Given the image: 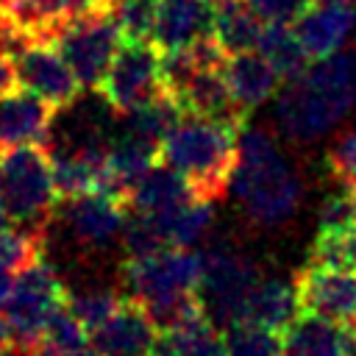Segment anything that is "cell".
Wrapping results in <instances>:
<instances>
[{"label":"cell","mask_w":356,"mask_h":356,"mask_svg":"<svg viewBox=\"0 0 356 356\" xmlns=\"http://www.w3.org/2000/svg\"><path fill=\"white\" fill-rule=\"evenodd\" d=\"M356 106V53L337 50L289 78L275 100V122L295 142L334 131Z\"/></svg>","instance_id":"obj_1"},{"label":"cell","mask_w":356,"mask_h":356,"mask_svg":"<svg viewBox=\"0 0 356 356\" xmlns=\"http://www.w3.org/2000/svg\"><path fill=\"white\" fill-rule=\"evenodd\" d=\"M236 153L231 192L248 220L259 228L286 225L303 200V184L284 159L273 134L242 125Z\"/></svg>","instance_id":"obj_2"},{"label":"cell","mask_w":356,"mask_h":356,"mask_svg":"<svg viewBox=\"0 0 356 356\" xmlns=\"http://www.w3.org/2000/svg\"><path fill=\"white\" fill-rule=\"evenodd\" d=\"M239 128L242 125L222 120L184 114L161 142L159 159L189 181L195 197L217 200L231 189V175L239 156Z\"/></svg>","instance_id":"obj_3"},{"label":"cell","mask_w":356,"mask_h":356,"mask_svg":"<svg viewBox=\"0 0 356 356\" xmlns=\"http://www.w3.org/2000/svg\"><path fill=\"white\" fill-rule=\"evenodd\" d=\"M58 200L44 145H14L0 153V203L11 222L44 231Z\"/></svg>","instance_id":"obj_4"},{"label":"cell","mask_w":356,"mask_h":356,"mask_svg":"<svg viewBox=\"0 0 356 356\" xmlns=\"http://www.w3.org/2000/svg\"><path fill=\"white\" fill-rule=\"evenodd\" d=\"M67 286L42 259L31 261L8 281V286L0 292V317L8 325L14 345L25 356L33 350L50 314L67 306Z\"/></svg>","instance_id":"obj_5"},{"label":"cell","mask_w":356,"mask_h":356,"mask_svg":"<svg viewBox=\"0 0 356 356\" xmlns=\"http://www.w3.org/2000/svg\"><path fill=\"white\" fill-rule=\"evenodd\" d=\"M261 273L253 259L242 256L231 248H211L200 253V278H197V298L203 303L206 317L214 325L231 328L242 323L245 303Z\"/></svg>","instance_id":"obj_6"},{"label":"cell","mask_w":356,"mask_h":356,"mask_svg":"<svg viewBox=\"0 0 356 356\" xmlns=\"http://www.w3.org/2000/svg\"><path fill=\"white\" fill-rule=\"evenodd\" d=\"M164 89L161 78V50L147 42H122L114 53L103 81L97 83V92L103 100L120 111L131 114L147 100H153Z\"/></svg>","instance_id":"obj_7"},{"label":"cell","mask_w":356,"mask_h":356,"mask_svg":"<svg viewBox=\"0 0 356 356\" xmlns=\"http://www.w3.org/2000/svg\"><path fill=\"white\" fill-rule=\"evenodd\" d=\"M122 42H125L122 31L108 8L92 11L81 19H75L56 36V47L61 50V56L72 67L75 78L86 89H97V83L103 81V75Z\"/></svg>","instance_id":"obj_8"},{"label":"cell","mask_w":356,"mask_h":356,"mask_svg":"<svg viewBox=\"0 0 356 356\" xmlns=\"http://www.w3.org/2000/svg\"><path fill=\"white\" fill-rule=\"evenodd\" d=\"M11 61H14L17 83L36 92L39 97L53 103L56 108H64V106L75 103L81 89H83L81 81L75 78L72 67L67 64V58L56 47V42L25 39L14 47Z\"/></svg>","instance_id":"obj_9"},{"label":"cell","mask_w":356,"mask_h":356,"mask_svg":"<svg viewBox=\"0 0 356 356\" xmlns=\"http://www.w3.org/2000/svg\"><path fill=\"white\" fill-rule=\"evenodd\" d=\"M125 286L136 300H153L170 292H186L197 286L200 253L189 248H161L147 256H134L122 267Z\"/></svg>","instance_id":"obj_10"},{"label":"cell","mask_w":356,"mask_h":356,"mask_svg":"<svg viewBox=\"0 0 356 356\" xmlns=\"http://www.w3.org/2000/svg\"><path fill=\"white\" fill-rule=\"evenodd\" d=\"M300 312L356 328V270L306 264L295 275Z\"/></svg>","instance_id":"obj_11"},{"label":"cell","mask_w":356,"mask_h":356,"mask_svg":"<svg viewBox=\"0 0 356 356\" xmlns=\"http://www.w3.org/2000/svg\"><path fill=\"white\" fill-rule=\"evenodd\" d=\"M125 206L122 200L103 195V192H86L78 197L64 200V220L72 231V236L86 248H106L117 236H122L125 228Z\"/></svg>","instance_id":"obj_12"},{"label":"cell","mask_w":356,"mask_h":356,"mask_svg":"<svg viewBox=\"0 0 356 356\" xmlns=\"http://www.w3.org/2000/svg\"><path fill=\"white\" fill-rule=\"evenodd\" d=\"M56 106L31 89H8L0 95V147L47 145Z\"/></svg>","instance_id":"obj_13"},{"label":"cell","mask_w":356,"mask_h":356,"mask_svg":"<svg viewBox=\"0 0 356 356\" xmlns=\"http://www.w3.org/2000/svg\"><path fill=\"white\" fill-rule=\"evenodd\" d=\"M281 356H356V328L300 312L281 331Z\"/></svg>","instance_id":"obj_14"},{"label":"cell","mask_w":356,"mask_h":356,"mask_svg":"<svg viewBox=\"0 0 356 356\" xmlns=\"http://www.w3.org/2000/svg\"><path fill=\"white\" fill-rule=\"evenodd\" d=\"M156 337L159 331L136 298H122L117 312L92 331V342L103 356H147Z\"/></svg>","instance_id":"obj_15"},{"label":"cell","mask_w":356,"mask_h":356,"mask_svg":"<svg viewBox=\"0 0 356 356\" xmlns=\"http://www.w3.org/2000/svg\"><path fill=\"white\" fill-rule=\"evenodd\" d=\"M356 31V8L342 3H309L295 22V33L306 47L309 58H325L350 39Z\"/></svg>","instance_id":"obj_16"},{"label":"cell","mask_w":356,"mask_h":356,"mask_svg":"<svg viewBox=\"0 0 356 356\" xmlns=\"http://www.w3.org/2000/svg\"><path fill=\"white\" fill-rule=\"evenodd\" d=\"M214 3L211 0H159L150 42L161 53L189 47L200 36L211 33Z\"/></svg>","instance_id":"obj_17"},{"label":"cell","mask_w":356,"mask_h":356,"mask_svg":"<svg viewBox=\"0 0 356 356\" xmlns=\"http://www.w3.org/2000/svg\"><path fill=\"white\" fill-rule=\"evenodd\" d=\"M222 75H225V83H228L236 106L245 114L250 108L261 106L264 100H270L278 86V78H281L273 70V64L261 53H253V50L231 53L222 64Z\"/></svg>","instance_id":"obj_18"},{"label":"cell","mask_w":356,"mask_h":356,"mask_svg":"<svg viewBox=\"0 0 356 356\" xmlns=\"http://www.w3.org/2000/svg\"><path fill=\"white\" fill-rule=\"evenodd\" d=\"M298 314H300V303H298L295 281L261 278L245 303L242 323H253V325H261V328L281 334Z\"/></svg>","instance_id":"obj_19"},{"label":"cell","mask_w":356,"mask_h":356,"mask_svg":"<svg viewBox=\"0 0 356 356\" xmlns=\"http://www.w3.org/2000/svg\"><path fill=\"white\" fill-rule=\"evenodd\" d=\"M192 197H195V192H192L189 181L178 170H172L170 164L161 161V164H153L134 184V189L128 192V206L142 214H161V211H170Z\"/></svg>","instance_id":"obj_20"},{"label":"cell","mask_w":356,"mask_h":356,"mask_svg":"<svg viewBox=\"0 0 356 356\" xmlns=\"http://www.w3.org/2000/svg\"><path fill=\"white\" fill-rule=\"evenodd\" d=\"M261 31H264L261 17L248 6V0H217L214 3L211 36L228 56L259 47Z\"/></svg>","instance_id":"obj_21"},{"label":"cell","mask_w":356,"mask_h":356,"mask_svg":"<svg viewBox=\"0 0 356 356\" xmlns=\"http://www.w3.org/2000/svg\"><path fill=\"white\" fill-rule=\"evenodd\" d=\"M150 217L159 222L167 248H189L197 239H203L206 231L211 228L214 209H211V200L192 197V200H186V203H181L170 211L150 214Z\"/></svg>","instance_id":"obj_22"},{"label":"cell","mask_w":356,"mask_h":356,"mask_svg":"<svg viewBox=\"0 0 356 356\" xmlns=\"http://www.w3.org/2000/svg\"><path fill=\"white\" fill-rule=\"evenodd\" d=\"M259 53L273 64V70L281 78H295L298 72H303L309 67V53L300 44L295 28H289L286 22H267L259 39Z\"/></svg>","instance_id":"obj_23"},{"label":"cell","mask_w":356,"mask_h":356,"mask_svg":"<svg viewBox=\"0 0 356 356\" xmlns=\"http://www.w3.org/2000/svg\"><path fill=\"white\" fill-rule=\"evenodd\" d=\"M186 111L181 108V103L175 100V95H170L167 89H161L153 100H147L145 106H139L136 111L125 114L128 117V125L125 131L128 134H136L147 142H156L161 147V142L167 139V134L181 122Z\"/></svg>","instance_id":"obj_24"},{"label":"cell","mask_w":356,"mask_h":356,"mask_svg":"<svg viewBox=\"0 0 356 356\" xmlns=\"http://www.w3.org/2000/svg\"><path fill=\"white\" fill-rule=\"evenodd\" d=\"M42 239H44V231H33L22 225L0 231V292L22 267L42 259Z\"/></svg>","instance_id":"obj_25"},{"label":"cell","mask_w":356,"mask_h":356,"mask_svg":"<svg viewBox=\"0 0 356 356\" xmlns=\"http://www.w3.org/2000/svg\"><path fill=\"white\" fill-rule=\"evenodd\" d=\"M139 303L150 314L156 331H175V328H181V325H186L197 317H206L203 303H200L195 289L170 292V295H161V298H153V300H139Z\"/></svg>","instance_id":"obj_26"},{"label":"cell","mask_w":356,"mask_h":356,"mask_svg":"<svg viewBox=\"0 0 356 356\" xmlns=\"http://www.w3.org/2000/svg\"><path fill=\"white\" fill-rule=\"evenodd\" d=\"M172 337L178 356H228L225 339L220 337V331L214 328V323L209 317H197L175 331H164Z\"/></svg>","instance_id":"obj_27"},{"label":"cell","mask_w":356,"mask_h":356,"mask_svg":"<svg viewBox=\"0 0 356 356\" xmlns=\"http://www.w3.org/2000/svg\"><path fill=\"white\" fill-rule=\"evenodd\" d=\"M225 348L228 356H281V334L253 325V323H236L225 328Z\"/></svg>","instance_id":"obj_28"},{"label":"cell","mask_w":356,"mask_h":356,"mask_svg":"<svg viewBox=\"0 0 356 356\" xmlns=\"http://www.w3.org/2000/svg\"><path fill=\"white\" fill-rule=\"evenodd\" d=\"M159 0H114L111 17L117 19L125 42H147L153 33Z\"/></svg>","instance_id":"obj_29"},{"label":"cell","mask_w":356,"mask_h":356,"mask_svg":"<svg viewBox=\"0 0 356 356\" xmlns=\"http://www.w3.org/2000/svg\"><path fill=\"white\" fill-rule=\"evenodd\" d=\"M309 264L356 270V228L339 234H317L309 250Z\"/></svg>","instance_id":"obj_30"},{"label":"cell","mask_w":356,"mask_h":356,"mask_svg":"<svg viewBox=\"0 0 356 356\" xmlns=\"http://www.w3.org/2000/svg\"><path fill=\"white\" fill-rule=\"evenodd\" d=\"M120 303H122V295H117L111 289H89V292H81V295L70 298L67 300V309L92 334V331H97L117 312Z\"/></svg>","instance_id":"obj_31"},{"label":"cell","mask_w":356,"mask_h":356,"mask_svg":"<svg viewBox=\"0 0 356 356\" xmlns=\"http://www.w3.org/2000/svg\"><path fill=\"white\" fill-rule=\"evenodd\" d=\"M356 228V189L328 195L317 209V234H339Z\"/></svg>","instance_id":"obj_32"},{"label":"cell","mask_w":356,"mask_h":356,"mask_svg":"<svg viewBox=\"0 0 356 356\" xmlns=\"http://www.w3.org/2000/svg\"><path fill=\"white\" fill-rule=\"evenodd\" d=\"M325 167L345 189H356V131H345L334 139L325 153Z\"/></svg>","instance_id":"obj_33"},{"label":"cell","mask_w":356,"mask_h":356,"mask_svg":"<svg viewBox=\"0 0 356 356\" xmlns=\"http://www.w3.org/2000/svg\"><path fill=\"white\" fill-rule=\"evenodd\" d=\"M312 0H248V6L267 22H289L303 14Z\"/></svg>","instance_id":"obj_34"},{"label":"cell","mask_w":356,"mask_h":356,"mask_svg":"<svg viewBox=\"0 0 356 356\" xmlns=\"http://www.w3.org/2000/svg\"><path fill=\"white\" fill-rule=\"evenodd\" d=\"M17 86V72H14V61L11 56L0 47V95H6L8 89Z\"/></svg>","instance_id":"obj_35"},{"label":"cell","mask_w":356,"mask_h":356,"mask_svg":"<svg viewBox=\"0 0 356 356\" xmlns=\"http://www.w3.org/2000/svg\"><path fill=\"white\" fill-rule=\"evenodd\" d=\"M53 356H103L100 350H97V345L95 342H83V345H75V348H67V350H61V353H53Z\"/></svg>","instance_id":"obj_36"},{"label":"cell","mask_w":356,"mask_h":356,"mask_svg":"<svg viewBox=\"0 0 356 356\" xmlns=\"http://www.w3.org/2000/svg\"><path fill=\"white\" fill-rule=\"evenodd\" d=\"M25 0H0V17H8L14 8H19Z\"/></svg>","instance_id":"obj_37"},{"label":"cell","mask_w":356,"mask_h":356,"mask_svg":"<svg viewBox=\"0 0 356 356\" xmlns=\"http://www.w3.org/2000/svg\"><path fill=\"white\" fill-rule=\"evenodd\" d=\"M6 222H8V214H6V209H3V203H0V231L6 228Z\"/></svg>","instance_id":"obj_38"},{"label":"cell","mask_w":356,"mask_h":356,"mask_svg":"<svg viewBox=\"0 0 356 356\" xmlns=\"http://www.w3.org/2000/svg\"><path fill=\"white\" fill-rule=\"evenodd\" d=\"M325 3H342V6H356V0H325Z\"/></svg>","instance_id":"obj_39"}]
</instances>
